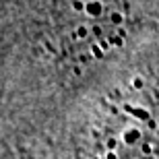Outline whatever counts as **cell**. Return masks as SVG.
<instances>
[{
	"label": "cell",
	"instance_id": "2",
	"mask_svg": "<svg viewBox=\"0 0 159 159\" xmlns=\"http://www.w3.org/2000/svg\"><path fill=\"white\" fill-rule=\"evenodd\" d=\"M52 19L60 48L75 60H97L126 37L124 0H52Z\"/></svg>",
	"mask_w": 159,
	"mask_h": 159
},
{
	"label": "cell",
	"instance_id": "1",
	"mask_svg": "<svg viewBox=\"0 0 159 159\" xmlns=\"http://www.w3.org/2000/svg\"><path fill=\"white\" fill-rule=\"evenodd\" d=\"M81 159H159V93L118 89L95 106L83 126Z\"/></svg>",
	"mask_w": 159,
	"mask_h": 159
}]
</instances>
